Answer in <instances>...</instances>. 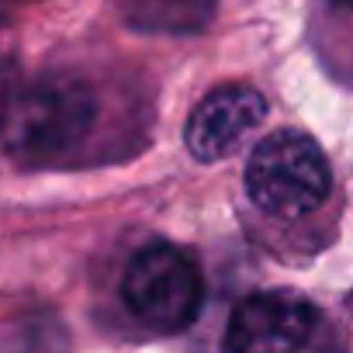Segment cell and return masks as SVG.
<instances>
[{
  "label": "cell",
  "mask_w": 353,
  "mask_h": 353,
  "mask_svg": "<svg viewBox=\"0 0 353 353\" xmlns=\"http://www.w3.org/2000/svg\"><path fill=\"white\" fill-rule=\"evenodd\" d=\"M97 114L101 101L87 80L70 73L35 77L14 83L0 114V142L25 163L66 159L90 139Z\"/></svg>",
  "instance_id": "1"
},
{
  "label": "cell",
  "mask_w": 353,
  "mask_h": 353,
  "mask_svg": "<svg viewBox=\"0 0 353 353\" xmlns=\"http://www.w3.org/2000/svg\"><path fill=\"white\" fill-rule=\"evenodd\" d=\"M332 188L325 149L298 128L270 132L246 163L250 201L274 219H301L315 212Z\"/></svg>",
  "instance_id": "2"
},
{
  "label": "cell",
  "mask_w": 353,
  "mask_h": 353,
  "mask_svg": "<svg viewBox=\"0 0 353 353\" xmlns=\"http://www.w3.org/2000/svg\"><path fill=\"white\" fill-rule=\"evenodd\" d=\"M121 298L139 322L159 332H181L201 312L205 281L198 263L184 250L156 239L128 260L121 277Z\"/></svg>",
  "instance_id": "3"
},
{
  "label": "cell",
  "mask_w": 353,
  "mask_h": 353,
  "mask_svg": "<svg viewBox=\"0 0 353 353\" xmlns=\"http://www.w3.org/2000/svg\"><path fill=\"white\" fill-rule=\"evenodd\" d=\"M319 329V308L294 291H260L246 298L225 332V346L239 353L301 350Z\"/></svg>",
  "instance_id": "4"
},
{
  "label": "cell",
  "mask_w": 353,
  "mask_h": 353,
  "mask_svg": "<svg viewBox=\"0 0 353 353\" xmlns=\"http://www.w3.org/2000/svg\"><path fill=\"white\" fill-rule=\"evenodd\" d=\"M263 118H267V101L260 90L246 83H222L194 104L184 125L188 152L198 163H219L232 156L263 125Z\"/></svg>",
  "instance_id": "5"
},
{
  "label": "cell",
  "mask_w": 353,
  "mask_h": 353,
  "mask_svg": "<svg viewBox=\"0 0 353 353\" xmlns=\"http://www.w3.org/2000/svg\"><path fill=\"white\" fill-rule=\"evenodd\" d=\"M219 0H121V11L139 32L184 35L212 21Z\"/></svg>",
  "instance_id": "6"
},
{
  "label": "cell",
  "mask_w": 353,
  "mask_h": 353,
  "mask_svg": "<svg viewBox=\"0 0 353 353\" xmlns=\"http://www.w3.org/2000/svg\"><path fill=\"white\" fill-rule=\"evenodd\" d=\"M14 83H18V66H14V56L0 49V114H4V104H8V97H11Z\"/></svg>",
  "instance_id": "7"
},
{
  "label": "cell",
  "mask_w": 353,
  "mask_h": 353,
  "mask_svg": "<svg viewBox=\"0 0 353 353\" xmlns=\"http://www.w3.org/2000/svg\"><path fill=\"white\" fill-rule=\"evenodd\" d=\"M336 4H339V8H346V4H350V0H336Z\"/></svg>",
  "instance_id": "8"
}]
</instances>
